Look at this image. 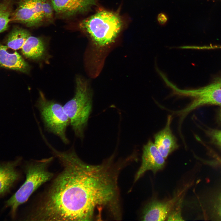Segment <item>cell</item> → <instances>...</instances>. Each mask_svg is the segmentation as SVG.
Segmentation results:
<instances>
[{
  "instance_id": "6da1fadb",
  "label": "cell",
  "mask_w": 221,
  "mask_h": 221,
  "mask_svg": "<svg viewBox=\"0 0 221 221\" xmlns=\"http://www.w3.org/2000/svg\"><path fill=\"white\" fill-rule=\"evenodd\" d=\"M63 167L42 203L31 215L33 221L101 220L107 211L119 210L117 179L119 169L109 158L91 165L78 157L73 145L60 151L48 145Z\"/></svg>"
},
{
  "instance_id": "7a4b0ae2",
  "label": "cell",
  "mask_w": 221,
  "mask_h": 221,
  "mask_svg": "<svg viewBox=\"0 0 221 221\" xmlns=\"http://www.w3.org/2000/svg\"><path fill=\"white\" fill-rule=\"evenodd\" d=\"M53 157L34 160L25 167L26 179L18 190L6 202V206L11 209L12 215L14 217L18 207L28 199L41 185L50 180L53 174L48 168L53 159Z\"/></svg>"
},
{
  "instance_id": "3957f363",
  "label": "cell",
  "mask_w": 221,
  "mask_h": 221,
  "mask_svg": "<svg viewBox=\"0 0 221 221\" xmlns=\"http://www.w3.org/2000/svg\"><path fill=\"white\" fill-rule=\"evenodd\" d=\"M63 106L75 135L83 140L92 107V93L83 80L76 79L75 95Z\"/></svg>"
},
{
  "instance_id": "277c9868",
  "label": "cell",
  "mask_w": 221,
  "mask_h": 221,
  "mask_svg": "<svg viewBox=\"0 0 221 221\" xmlns=\"http://www.w3.org/2000/svg\"><path fill=\"white\" fill-rule=\"evenodd\" d=\"M79 26L88 34L94 42L102 46L115 39L121 29L122 22L116 14L103 10L83 20Z\"/></svg>"
},
{
  "instance_id": "5b68a950",
  "label": "cell",
  "mask_w": 221,
  "mask_h": 221,
  "mask_svg": "<svg viewBox=\"0 0 221 221\" xmlns=\"http://www.w3.org/2000/svg\"><path fill=\"white\" fill-rule=\"evenodd\" d=\"M39 96L35 106L39 111L45 129L58 137L64 144H68L70 141L66 130L70 121L63 106L56 101L48 99L41 92Z\"/></svg>"
},
{
  "instance_id": "8992f818",
  "label": "cell",
  "mask_w": 221,
  "mask_h": 221,
  "mask_svg": "<svg viewBox=\"0 0 221 221\" xmlns=\"http://www.w3.org/2000/svg\"><path fill=\"white\" fill-rule=\"evenodd\" d=\"M10 22L22 23L29 26L37 25L44 19L41 0H18Z\"/></svg>"
},
{
  "instance_id": "52a82bcc",
  "label": "cell",
  "mask_w": 221,
  "mask_h": 221,
  "mask_svg": "<svg viewBox=\"0 0 221 221\" xmlns=\"http://www.w3.org/2000/svg\"><path fill=\"white\" fill-rule=\"evenodd\" d=\"M189 95L194 100L182 113H187L205 105L221 106V88L214 82L201 88L189 91Z\"/></svg>"
},
{
  "instance_id": "ba28073f",
  "label": "cell",
  "mask_w": 221,
  "mask_h": 221,
  "mask_svg": "<svg viewBox=\"0 0 221 221\" xmlns=\"http://www.w3.org/2000/svg\"><path fill=\"white\" fill-rule=\"evenodd\" d=\"M165 159L154 143L149 140L143 146L142 163L135 175V181L147 171L151 170L155 174L162 169L165 164Z\"/></svg>"
},
{
  "instance_id": "9c48e42d",
  "label": "cell",
  "mask_w": 221,
  "mask_h": 221,
  "mask_svg": "<svg viewBox=\"0 0 221 221\" xmlns=\"http://www.w3.org/2000/svg\"><path fill=\"white\" fill-rule=\"evenodd\" d=\"M172 118L171 116H168L165 127L154 136V143L165 159L179 147L176 139L170 128Z\"/></svg>"
},
{
  "instance_id": "30bf717a",
  "label": "cell",
  "mask_w": 221,
  "mask_h": 221,
  "mask_svg": "<svg viewBox=\"0 0 221 221\" xmlns=\"http://www.w3.org/2000/svg\"><path fill=\"white\" fill-rule=\"evenodd\" d=\"M14 50L0 43V67L28 72L29 69L28 64Z\"/></svg>"
},
{
  "instance_id": "8fae6325",
  "label": "cell",
  "mask_w": 221,
  "mask_h": 221,
  "mask_svg": "<svg viewBox=\"0 0 221 221\" xmlns=\"http://www.w3.org/2000/svg\"><path fill=\"white\" fill-rule=\"evenodd\" d=\"M177 199L166 202L153 201L148 204L143 211L142 219L144 221H164L167 219Z\"/></svg>"
},
{
  "instance_id": "7c38bea8",
  "label": "cell",
  "mask_w": 221,
  "mask_h": 221,
  "mask_svg": "<svg viewBox=\"0 0 221 221\" xmlns=\"http://www.w3.org/2000/svg\"><path fill=\"white\" fill-rule=\"evenodd\" d=\"M21 160L19 158L15 161L0 165V196L8 192L18 179L19 174L16 167Z\"/></svg>"
},
{
  "instance_id": "4fadbf2b",
  "label": "cell",
  "mask_w": 221,
  "mask_h": 221,
  "mask_svg": "<svg viewBox=\"0 0 221 221\" xmlns=\"http://www.w3.org/2000/svg\"><path fill=\"white\" fill-rule=\"evenodd\" d=\"M94 3L93 0H51L56 13L68 16L83 11Z\"/></svg>"
},
{
  "instance_id": "5bb4252c",
  "label": "cell",
  "mask_w": 221,
  "mask_h": 221,
  "mask_svg": "<svg viewBox=\"0 0 221 221\" xmlns=\"http://www.w3.org/2000/svg\"><path fill=\"white\" fill-rule=\"evenodd\" d=\"M21 48L23 55L32 59L41 57L45 49L44 43L41 39L31 35L28 38Z\"/></svg>"
},
{
  "instance_id": "9a60e30c",
  "label": "cell",
  "mask_w": 221,
  "mask_h": 221,
  "mask_svg": "<svg viewBox=\"0 0 221 221\" xmlns=\"http://www.w3.org/2000/svg\"><path fill=\"white\" fill-rule=\"evenodd\" d=\"M30 36L27 30L15 27L10 32L7 39V46L14 50L21 48L28 38Z\"/></svg>"
},
{
  "instance_id": "2e32d148",
  "label": "cell",
  "mask_w": 221,
  "mask_h": 221,
  "mask_svg": "<svg viewBox=\"0 0 221 221\" xmlns=\"http://www.w3.org/2000/svg\"><path fill=\"white\" fill-rule=\"evenodd\" d=\"M12 0H3L0 2V33L7 29L12 13Z\"/></svg>"
},
{
  "instance_id": "e0dca14e",
  "label": "cell",
  "mask_w": 221,
  "mask_h": 221,
  "mask_svg": "<svg viewBox=\"0 0 221 221\" xmlns=\"http://www.w3.org/2000/svg\"><path fill=\"white\" fill-rule=\"evenodd\" d=\"M41 3L44 19L51 20L53 18V10L52 4L48 0H41Z\"/></svg>"
},
{
  "instance_id": "ac0fdd59",
  "label": "cell",
  "mask_w": 221,
  "mask_h": 221,
  "mask_svg": "<svg viewBox=\"0 0 221 221\" xmlns=\"http://www.w3.org/2000/svg\"><path fill=\"white\" fill-rule=\"evenodd\" d=\"M180 204V202H179L177 206L170 212L167 218L168 220H184L181 216Z\"/></svg>"
},
{
  "instance_id": "d6986e66",
  "label": "cell",
  "mask_w": 221,
  "mask_h": 221,
  "mask_svg": "<svg viewBox=\"0 0 221 221\" xmlns=\"http://www.w3.org/2000/svg\"><path fill=\"white\" fill-rule=\"evenodd\" d=\"M208 134L213 142L221 148V130H211Z\"/></svg>"
},
{
  "instance_id": "ffe728a7",
  "label": "cell",
  "mask_w": 221,
  "mask_h": 221,
  "mask_svg": "<svg viewBox=\"0 0 221 221\" xmlns=\"http://www.w3.org/2000/svg\"><path fill=\"white\" fill-rule=\"evenodd\" d=\"M214 209L216 216L221 220V192L216 199L214 205Z\"/></svg>"
},
{
  "instance_id": "44dd1931",
  "label": "cell",
  "mask_w": 221,
  "mask_h": 221,
  "mask_svg": "<svg viewBox=\"0 0 221 221\" xmlns=\"http://www.w3.org/2000/svg\"><path fill=\"white\" fill-rule=\"evenodd\" d=\"M167 20L166 15L164 14L161 13L158 16L157 20L161 25H164L167 22Z\"/></svg>"
},
{
  "instance_id": "7402d4cb",
  "label": "cell",
  "mask_w": 221,
  "mask_h": 221,
  "mask_svg": "<svg viewBox=\"0 0 221 221\" xmlns=\"http://www.w3.org/2000/svg\"><path fill=\"white\" fill-rule=\"evenodd\" d=\"M214 82L217 83L221 88V77L216 78Z\"/></svg>"
},
{
  "instance_id": "603a6c76",
  "label": "cell",
  "mask_w": 221,
  "mask_h": 221,
  "mask_svg": "<svg viewBox=\"0 0 221 221\" xmlns=\"http://www.w3.org/2000/svg\"><path fill=\"white\" fill-rule=\"evenodd\" d=\"M219 119L221 121V108H220L219 112Z\"/></svg>"
},
{
  "instance_id": "cb8c5ba5",
  "label": "cell",
  "mask_w": 221,
  "mask_h": 221,
  "mask_svg": "<svg viewBox=\"0 0 221 221\" xmlns=\"http://www.w3.org/2000/svg\"><path fill=\"white\" fill-rule=\"evenodd\" d=\"M220 162H221V161H220Z\"/></svg>"
}]
</instances>
